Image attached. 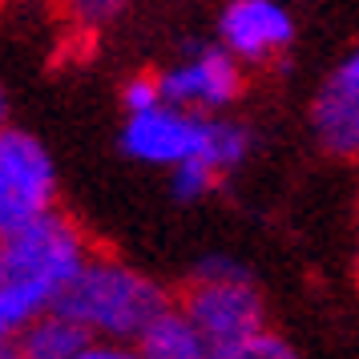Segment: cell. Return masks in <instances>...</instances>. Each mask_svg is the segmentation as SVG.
<instances>
[{
    "instance_id": "obj_7",
    "label": "cell",
    "mask_w": 359,
    "mask_h": 359,
    "mask_svg": "<svg viewBox=\"0 0 359 359\" xmlns=\"http://www.w3.org/2000/svg\"><path fill=\"white\" fill-rule=\"evenodd\" d=\"M291 36L294 20L278 0H230L218 17V45L243 65H266Z\"/></svg>"
},
{
    "instance_id": "obj_16",
    "label": "cell",
    "mask_w": 359,
    "mask_h": 359,
    "mask_svg": "<svg viewBox=\"0 0 359 359\" xmlns=\"http://www.w3.org/2000/svg\"><path fill=\"white\" fill-rule=\"evenodd\" d=\"M81 13H93V17H101V13H109V8H117L121 0H73Z\"/></svg>"
},
{
    "instance_id": "obj_13",
    "label": "cell",
    "mask_w": 359,
    "mask_h": 359,
    "mask_svg": "<svg viewBox=\"0 0 359 359\" xmlns=\"http://www.w3.org/2000/svg\"><path fill=\"white\" fill-rule=\"evenodd\" d=\"M218 359H299V355H294V347L283 339V335H275V331H259V335H250V339L238 343V347L218 351Z\"/></svg>"
},
{
    "instance_id": "obj_2",
    "label": "cell",
    "mask_w": 359,
    "mask_h": 359,
    "mask_svg": "<svg viewBox=\"0 0 359 359\" xmlns=\"http://www.w3.org/2000/svg\"><path fill=\"white\" fill-rule=\"evenodd\" d=\"M170 307L174 303H170V291L162 283H154L149 275L117 259L89 255L85 266L73 275V283L61 291L53 311L81 323L89 335L137 343Z\"/></svg>"
},
{
    "instance_id": "obj_12",
    "label": "cell",
    "mask_w": 359,
    "mask_h": 359,
    "mask_svg": "<svg viewBox=\"0 0 359 359\" xmlns=\"http://www.w3.org/2000/svg\"><path fill=\"white\" fill-rule=\"evenodd\" d=\"M218 170H210V165L202 162V158H190V162H182L170 170V190H174V198L178 202H198V198H206L218 186Z\"/></svg>"
},
{
    "instance_id": "obj_9",
    "label": "cell",
    "mask_w": 359,
    "mask_h": 359,
    "mask_svg": "<svg viewBox=\"0 0 359 359\" xmlns=\"http://www.w3.org/2000/svg\"><path fill=\"white\" fill-rule=\"evenodd\" d=\"M25 359H77L93 343V335L81 323H73L61 311H49L17 335Z\"/></svg>"
},
{
    "instance_id": "obj_1",
    "label": "cell",
    "mask_w": 359,
    "mask_h": 359,
    "mask_svg": "<svg viewBox=\"0 0 359 359\" xmlns=\"http://www.w3.org/2000/svg\"><path fill=\"white\" fill-rule=\"evenodd\" d=\"M89 259L81 226L65 214H41L36 222L0 238V343L49 315L73 275Z\"/></svg>"
},
{
    "instance_id": "obj_14",
    "label": "cell",
    "mask_w": 359,
    "mask_h": 359,
    "mask_svg": "<svg viewBox=\"0 0 359 359\" xmlns=\"http://www.w3.org/2000/svg\"><path fill=\"white\" fill-rule=\"evenodd\" d=\"M121 105H126V114H149V109H158L162 105L158 73H137V77H130L126 89H121Z\"/></svg>"
},
{
    "instance_id": "obj_11",
    "label": "cell",
    "mask_w": 359,
    "mask_h": 359,
    "mask_svg": "<svg viewBox=\"0 0 359 359\" xmlns=\"http://www.w3.org/2000/svg\"><path fill=\"white\" fill-rule=\"evenodd\" d=\"M246 154H250V130H246L243 121H230V117H206V137H202V162L218 170V174H226L234 165L246 162Z\"/></svg>"
},
{
    "instance_id": "obj_5",
    "label": "cell",
    "mask_w": 359,
    "mask_h": 359,
    "mask_svg": "<svg viewBox=\"0 0 359 359\" xmlns=\"http://www.w3.org/2000/svg\"><path fill=\"white\" fill-rule=\"evenodd\" d=\"M162 101L190 114H222L243 97V61H234L222 45L194 49L186 61L158 73Z\"/></svg>"
},
{
    "instance_id": "obj_10",
    "label": "cell",
    "mask_w": 359,
    "mask_h": 359,
    "mask_svg": "<svg viewBox=\"0 0 359 359\" xmlns=\"http://www.w3.org/2000/svg\"><path fill=\"white\" fill-rule=\"evenodd\" d=\"M137 355L142 359H218V351L198 335V327L178 307H170L137 339Z\"/></svg>"
},
{
    "instance_id": "obj_4",
    "label": "cell",
    "mask_w": 359,
    "mask_h": 359,
    "mask_svg": "<svg viewBox=\"0 0 359 359\" xmlns=\"http://www.w3.org/2000/svg\"><path fill=\"white\" fill-rule=\"evenodd\" d=\"M57 170L33 133L0 130V238L57 210Z\"/></svg>"
},
{
    "instance_id": "obj_17",
    "label": "cell",
    "mask_w": 359,
    "mask_h": 359,
    "mask_svg": "<svg viewBox=\"0 0 359 359\" xmlns=\"http://www.w3.org/2000/svg\"><path fill=\"white\" fill-rule=\"evenodd\" d=\"M0 359H25V351H20V343H0Z\"/></svg>"
},
{
    "instance_id": "obj_15",
    "label": "cell",
    "mask_w": 359,
    "mask_h": 359,
    "mask_svg": "<svg viewBox=\"0 0 359 359\" xmlns=\"http://www.w3.org/2000/svg\"><path fill=\"white\" fill-rule=\"evenodd\" d=\"M77 359H142L133 347H117V343H89Z\"/></svg>"
},
{
    "instance_id": "obj_18",
    "label": "cell",
    "mask_w": 359,
    "mask_h": 359,
    "mask_svg": "<svg viewBox=\"0 0 359 359\" xmlns=\"http://www.w3.org/2000/svg\"><path fill=\"white\" fill-rule=\"evenodd\" d=\"M8 126V93H4V85H0V130Z\"/></svg>"
},
{
    "instance_id": "obj_19",
    "label": "cell",
    "mask_w": 359,
    "mask_h": 359,
    "mask_svg": "<svg viewBox=\"0 0 359 359\" xmlns=\"http://www.w3.org/2000/svg\"><path fill=\"white\" fill-rule=\"evenodd\" d=\"M355 283H359V250H355Z\"/></svg>"
},
{
    "instance_id": "obj_3",
    "label": "cell",
    "mask_w": 359,
    "mask_h": 359,
    "mask_svg": "<svg viewBox=\"0 0 359 359\" xmlns=\"http://www.w3.org/2000/svg\"><path fill=\"white\" fill-rule=\"evenodd\" d=\"M178 311L198 327V335L214 351H230L250 335L266 331V311H262L255 278L243 262L226 259V255H206L198 262Z\"/></svg>"
},
{
    "instance_id": "obj_6",
    "label": "cell",
    "mask_w": 359,
    "mask_h": 359,
    "mask_svg": "<svg viewBox=\"0 0 359 359\" xmlns=\"http://www.w3.org/2000/svg\"><path fill=\"white\" fill-rule=\"evenodd\" d=\"M206 117L210 114H190L178 105H158L149 114H130L126 130H121V149L133 162L146 165H174L190 162L202 154V137H206Z\"/></svg>"
},
{
    "instance_id": "obj_8",
    "label": "cell",
    "mask_w": 359,
    "mask_h": 359,
    "mask_svg": "<svg viewBox=\"0 0 359 359\" xmlns=\"http://www.w3.org/2000/svg\"><path fill=\"white\" fill-rule=\"evenodd\" d=\"M311 130L331 158H359V49L319 85Z\"/></svg>"
}]
</instances>
